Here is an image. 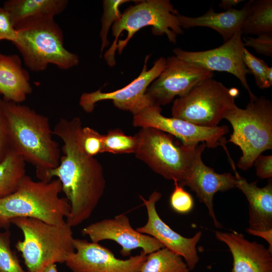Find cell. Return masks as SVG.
Listing matches in <instances>:
<instances>
[{
  "mask_svg": "<svg viewBox=\"0 0 272 272\" xmlns=\"http://www.w3.org/2000/svg\"><path fill=\"white\" fill-rule=\"evenodd\" d=\"M224 119L231 124L233 132L227 142L238 146L242 155L239 169L251 167L255 159L272 149V103L264 96L250 99L245 109L237 106L229 110Z\"/></svg>",
  "mask_w": 272,
  "mask_h": 272,
  "instance_id": "7",
  "label": "cell"
},
{
  "mask_svg": "<svg viewBox=\"0 0 272 272\" xmlns=\"http://www.w3.org/2000/svg\"><path fill=\"white\" fill-rule=\"evenodd\" d=\"M138 138L125 134L119 129H111L103 137V153L114 154L134 153Z\"/></svg>",
  "mask_w": 272,
  "mask_h": 272,
  "instance_id": "26",
  "label": "cell"
},
{
  "mask_svg": "<svg viewBox=\"0 0 272 272\" xmlns=\"http://www.w3.org/2000/svg\"><path fill=\"white\" fill-rule=\"evenodd\" d=\"M16 34L17 30L13 25L9 14L3 7H0V36L3 40L13 42Z\"/></svg>",
  "mask_w": 272,
  "mask_h": 272,
  "instance_id": "33",
  "label": "cell"
},
{
  "mask_svg": "<svg viewBox=\"0 0 272 272\" xmlns=\"http://www.w3.org/2000/svg\"><path fill=\"white\" fill-rule=\"evenodd\" d=\"M241 30L219 47L205 51H190L176 48L173 52L178 58L193 63L211 72H225L235 76L248 92L250 99L256 96L252 93L247 81L250 72L243 60L245 47Z\"/></svg>",
  "mask_w": 272,
  "mask_h": 272,
  "instance_id": "13",
  "label": "cell"
},
{
  "mask_svg": "<svg viewBox=\"0 0 272 272\" xmlns=\"http://www.w3.org/2000/svg\"><path fill=\"white\" fill-rule=\"evenodd\" d=\"M160 192L154 191L148 199L141 195L140 198L145 206L148 219L145 225L136 230L140 233L152 236L164 247L181 256L190 270L195 267L199 261L196 245L201 239L202 232H196L191 237H185L171 228L159 216L156 209V203L161 199Z\"/></svg>",
  "mask_w": 272,
  "mask_h": 272,
  "instance_id": "15",
  "label": "cell"
},
{
  "mask_svg": "<svg viewBox=\"0 0 272 272\" xmlns=\"http://www.w3.org/2000/svg\"><path fill=\"white\" fill-rule=\"evenodd\" d=\"M11 224L23 239L16 244L29 272H39L51 263L65 262L75 251L72 227L66 222L54 225L30 218H17Z\"/></svg>",
  "mask_w": 272,
  "mask_h": 272,
  "instance_id": "4",
  "label": "cell"
},
{
  "mask_svg": "<svg viewBox=\"0 0 272 272\" xmlns=\"http://www.w3.org/2000/svg\"><path fill=\"white\" fill-rule=\"evenodd\" d=\"M32 92L28 72L16 54L0 53V94L3 99L21 103Z\"/></svg>",
  "mask_w": 272,
  "mask_h": 272,
  "instance_id": "21",
  "label": "cell"
},
{
  "mask_svg": "<svg viewBox=\"0 0 272 272\" xmlns=\"http://www.w3.org/2000/svg\"><path fill=\"white\" fill-rule=\"evenodd\" d=\"M0 106L7 120L10 150L35 166L37 177L44 181L61 157L48 118L27 106L1 98Z\"/></svg>",
  "mask_w": 272,
  "mask_h": 272,
  "instance_id": "2",
  "label": "cell"
},
{
  "mask_svg": "<svg viewBox=\"0 0 272 272\" xmlns=\"http://www.w3.org/2000/svg\"><path fill=\"white\" fill-rule=\"evenodd\" d=\"M256 168V175L262 179L272 177V156L259 155L253 165Z\"/></svg>",
  "mask_w": 272,
  "mask_h": 272,
  "instance_id": "34",
  "label": "cell"
},
{
  "mask_svg": "<svg viewBox=\"0 0 272 272\" xmlns=\"http://www.w3.org/2000/svg\"><path fill=\"white\" fill-rule=\"evenodd\" d=\"M1 40H3V39H2V38L1 37V36H0V41H1Z\"/></svg>",
  "mask_w": 272,
  "mask_h": 272,
  "instance_id": "40",
  "label": "cell"
},
{
  "mask_svg": "<svg viewBox=\"0 0 272 272\" xmlns=\"http://www.w3.org/2000/svg\"><path fill=\"white\" fill-rule=\"evenodd\" d=\"M39 272H58L55 263H51L47 265Z\"/></svg>",
  "mask_w": 272,
  "mask_h": 272,
  "instance_id": "38",
  "label": "cell"
},
{
  "mask_svg": "<svg viewBox=\"0 0 272 272\" xmlns=\"http://www.w3.org/2000/svg\"><path fill=\"white\" fill-rule=\"evenodd\" d=\"M239 93L237 89L227 88L213 78L205 80L173 101L172 117L200 126H217L227 112L236 106L235 99Z\"/></svg>",
  "mask_w": 272,
  "mask_h": 272,
  "instance_id": "9",
  "label": "cell"
},
{
  "mask_svg": "<svg viewBox=\"0 0 272 272\" xmlns=\"http://www.w3.org/2000/svg\"><path fill=\"white\" fill-rule=\"evenodd\" d=\"M129 0H104L103 1V14L101 18L102 27L100 33L101 39V48L100 56L104 48L109 44L107 36L111 26L117 21L121 13L120 12V6L129 2Z\"/></svg>",
  "mask_w": 272,
  "mask_h": 272,
  "instance_id": "27",
  "label": "cell"
},
{
  "mask_svg": "<svg viewBox=\"0 0 272 272\" xmlns=\"http://www.w3.org/2000/svg\"><path fill=\"white\" fill-rule=\"evenodd\" d=\"M174 182L175 187L170 196V206L178 214H187L194 207L193 197L177 181H174Z\"/></svg>",
  "mask_w": 272,
  "mask_h": 272,
  "instance_id": "30",
  "label": "cell"
},
{
  "mask_svg": "<svg viewBox=\"0 0 272 272\" xmlns=\"http://www.w3.org/2000/svg\"><path fill=\"white\" fill-rule=\"evenodd\" d=\"M150 55L146 56L143 70L139 76L126 86L111 92H102L100 89L90 93H83L79 101L82 109L87 113H91L97 102L110 100L113 101L116 107L135 115L154 104L146 95V91L164 69L166 58L160 57L154 62L153 66L148 70L147 64Z\"/></svg>",
  "mask_w": 272,
  "mask_h": 272,
  "instance_id": "11",
  "label": "cell"
},
{
  "mask_svg": "<svg viewBox=\"0 0 272 272\" xmlns=\"http://www.w3.org/2000/svg\"><path fill=\"white\" fill-rule=\"evenodd\" d=\"M241 30L245 34L272 33V1L252 0Z\"/></svg>",
  "mask_w": 272,
  "mask_h": 272,
  "instance_id": "23",
  "label": "cell"
},
{
  "mask_svg": "<svg viewBox=\"0 0 272 272\" xmlns=\"http://www.w3.org/2000/svg\"><path fill=\"white\" fill-rule=\"evenodd\" d=\"M178 11L169 0L137 1L121 13L112 26L114 39L104 54L110 66L116 64V50L121 54L135 33L141 29L151 26L155 35L165 34L169 41L176 43L177 35L183 33L177 16Z\"/></svg>",
  "mask_w": 272,
  "mask_h": 272,
  "instance_id": "5",
  "label": "cell"
},
{
  "mask_svg": "<svg viewBox=\"0 0 272 272\" xmlns=\"http://www.w3.org/2000/svg\"><path fill=\"white\" fill-rule=\"evenodd\" d=\"M103 137L95 129L86 126L81 130V145L85 153L89 156L103 153Z\"/></svg>",
  "mask_w": 272,
  "mask_h": 272,
  "instance_id": "31",
  "label": "cell"
},
{
  "mask_svg": "<svg viewBox=\"0 0 272 272\" xmlns=\"http://www.w3.org/2000/svg\"><path fill=\"white\" fill-rule=\"evenodd\" d=\"M136 135V157L155 173L176 181L180 185L206 147L204 143L196 146L179 144L173 136L152 127L141 128Z\"/></svg>",
  "mask_w": 272,
  "mask_h": 272,
  "instance_id": "6",
  "label": "cell"
},
{
  "mask_svg": "<svg viewBox=\"0 0 272 272\" xmlns=\"http://www.w3.org/2000/svg\"><path fill=\"white\" fill-rule=\"evenodd\" d=\"M201 154L197 157L190 174L181 186H187L195 192L199 201L207 207L215 226L221 228L223 226L214 212V197L219 191L224 192L236 187V177L230 173L216 172L204 164Z\"/></svg>",
  "mask_w": 272,
  "mask_h": 272,
  "instance_id": "18",
  "label": "cell"
},
{
  "mask_svg": "<svg viewBox=\"0 0 272 272\" xmlns=\"http://www.w3.org/2000/svg\"><path fill=\"white\" fill-rule=\"evenodd\" d=\"M243 39L245 47H250L259 54L272 56V33L262 34L257 38L244 37Z\"/></svg>",
  "mask_w": 272,
  "mask_h": 272,
  "instance_id": "32",
  "label": "cell"
},
{
  "mask_svg": "<svg viewBox=\"0 0 272 272\" xmlns=\"http://www.w3.org/2000/svg\"><path fill=\"white\" fill-rule=\"evenodd\" d=\"M161 106L152 104L133 115L132 125L161 130L179 139L182 144L187 146H196L199 143H204L208 148L221 146L226 151L229 160H232L224 137L229 131L227 126H200L177 118L165 117L161 114Z\"/></svg>",
  "mask_w": 272,
  "mask_h": 272,
  "instance_id": "10",
  "label": "cell"
},
{
  "mask_svg": "<svg viewBox=\"0 0 272 272\" xmlns=\"http://www.w3.org/2000/svg\"><path fill=\"white\" fill-rule=\"evenodd\" d=\"M236 187L245 195L249 204V227L256 231L272 229V184L263 187L257 181L248 182L236 171Z\"/></svg>",
  "mask_w": 272,
  "mask_h": 272,
  "instance_id": "19",
  "label": "cell"
},
{
  "mask_svg": "<svg viewBox=\"0 0 272 272\" xmlns=\"http://www.w3.org/2000/svg\"><path fill=\"white\" fill-rule=\"evenodd\" d=\"M267 78L269 82L272 84V67L268 66L267 70Z\"/></svg>",
  "mask_w": 272,
  "mask_h": 272,
  "instance_id": "39",
  "label": "cell"
},
{
  "mask_svg": "<svg viewBox=\"0 0 272 272\" xmlns=\"http://www.w3.org/2000/svg\"><path fill=\"white\" fill-rule=\"evenodd\" d=\"M0 272H27L12 249L9 229L0 231Z\"/></svg>",
  "mask_w": 272,
  "mask_h": 272,
  "instance_id": "28",
  "label": "cell"
},
{
  "mask_svg": "<svg viewBox=\"0 0 272 272\" xmlns=\"http://www.w3.org/2000/svg\"><path fill=\"white\" fill-rule=\"evenodd\" d=\"M61 184L58 179L49 182L34 181L25 175L17 189L0 199V228L9 229L17 218H30L61 225L66 222L71 207L61 197Z\"/></svg>",
  "mask_w": 272,
  "mask_h": 272,
  "instance_id": "3",
  "label": "cell"
},
{
  "mask_svg": "<svg viewBox=\"0 0 272 272\" xmlns=\"http://www.w3.org/2000/svg\"><path fill=\"white\" fill-rule=\"evenodd\" d=\"M245 230L248 234L260 237L266 240L269 245L268 250L272 252V229L266 231H256L247 228Z\"/></svg>",
  "mask_w": 272,
  "mask_h": 272,
  "instance_id": "36",
  "label": "cell"
},
{
  "mask_svg": "<svg viewBox=\"0 0 272 272\" xmlns=\"http://www.w3.org/2000/svg\"><path fill=\"white\" fill-rule=\"evenodd\" d=\"M10 150L7 120L0 106V162L6 158Z\"/></svg>",
  "mask_w": 272,
  "mask_h": 272,
  "instance_id": "35",
  "label": "cell"
},
{
  "mask_svg": "<svg viewBox=\"0 0 272 272\" xmlns=\"http://www.w3.org/2000/svg\"><path fill=\"white\" fill-rule=\"evenodd\" d=\"M81 233L88 236L93 242L105 240L116 242L121 246L120 253L123 256L130 255L132 250L139 248L148 255L164 247L154 238L133 229L124 214L92 223L83 228Z\"/></svg>",
  "mask_w": 272,
  "mask_h": 272,
  "instance_id": "16",
  "label": "cell"
},
{
  "mask_svg": "<svg viewBox=\"0 0 272 272\" xmlns=\"http://www.w3.org/2000/svg\"><path fill=\"white\" fill-rule=\"evenodd\" d=\"M82 122L79 117L61 118L52 133L63 142V156L55 168L49 170L44 181L56 177L71 210L66 222L72 228L89 219L102 197L106 186L103 169L100 162L87 155L81 145Z\"/></svg>",
  "mask_w": 272,
  "mask_h": 272,
  "instance_id": "1",
  "label": "cell"
},
{
  "mask_svg": "<svg viewBox=\"0 0 272 272\" xmlns=\"http://www.w3.org/2000/svg\"><path fill=\"white\" fill-rule=\"evenodd\" d=\"M12 42L31 71H44L49 64L68 70L79 63V56L64 45L62 30L54 19L43 20L17 29Z\"/></svg>",
  "mask_w": 272,
  "mask_h": 272,
  "instance_id": "8",
  "label": "cell"
},
{
  "mask_svg": "<svg viewBox=\"0 0 272 272\" xmlns=\"http://www.w3.org/2000/svg\"><path fill=\"white\" fill-rule=\"evenodd\" d=\"M243 60L247 69L253 74L258 88L264 89L272 86L267 78L269 66L263 60L256 57L245 47L243 49Z\"/></svg>",
  "mask_w": 272,
  "mask_h": 272,
  "instance_id": "29",
  "label": "cell"
},
{
  "mask_svg": "<svg viewBox=\"0 0 272 272\" xmlns=\"http://www.w3.org/2000/svg\"><path fill=\"white\" fill-rule=\"evenodd\" d=\"M251 1L245 3L241 9H232L224 12L216 13L211 7L207 13L199 17H187L179 13L177 16L181 28L206 27L212 28L221 35L225 42L237 31L241 30Z\"/></svg>",
  "mask_w": 272,
  "mask_h": 272,
  "instance_id": "20",
  "label": "cell"
},
{
  "mask_svg": "<svg viewBox=\"0 0 272 272\" xmlns=\"http://www.w3.org/2000/svg\"><path fill=\"white\" fill-rule=\"evenodd\" d=\"M74 243L75 251L65 262L72 272H140L147 258L142 251L123 260L99 243L74 239Z\"/></svg>",
  "mask_w": 272,
  "mask_h": 272,
  "instance_id": "14",
  "label": "cell"
},
{
  "mask_svg": "<svg viewBox=\"0 0 272 272\" xmlns=\"http://www.w3.org/2000/svg\"><path fill=\"white\" fill-rule=\"evenodd\" d=\"M68 3L67 0H8L3 7L17 29L33 22L54 19L65 9Z\"/></svg>",
  "mask_w": 272,
  "mask_h": 272,
  "instance_id": "22",
  "label": "cell"
},
{
  "mask_svg": "<svg viewBox=\"0 0 272 272\" xmlns=\"http://www.w3.org/2000/svg\"><path fill=\"white\" fill-rule=\"evenodd\" d=\"M183 258L163 247L147 255L140 272H189Z\"/></svg>",
  "mask_w": 272,
  "mask_h": 272,
  "instance_id": "25",
  "label": "cell"
},
{
  "mask_svg": "<svg viewBox=\"0 0 272 272\" xmlns=\"http://www.w3.org/2000/svg\"><path fill=\"white\" fill-rule=\"evenodd\" d=\"M243 0H222L219 4V7L226 11L233 9L239 3L243 2Z\"/></svg>",
  "mask_w": 272,
  "mask_h": 272,
  "instance_id": "37",
  "label": "cell"
},
{
  "mask_svg": "<svg viewBox=\"0 0 272 272\" xmlns=\"http://www.w3.org/2000/svg\"><path fill=\"white\" fill-rule=\"evenodd\" d=\"M215 236L227 245L232 254L231 272H272V252L263 245L250 241L235 231H217Z\"/></svg>",
  "mask_w": 272,
  "mask_h": 272,
  "instance_id": "17",
  "label": "cell"
},
{
  "mask_svg": "<svg viewBox=\"0 0 272 272\" xmlns=\"http://www.w3.org/2000/svg\"><path fill=\"white\" fill-rule=\"evenodd\" d=\"M214 76V72L173 55L166 58L164 69L148 87L146 94L154 104L165 105Z\"/></svg>",
  "mask_w": 272,
  "mask_h": 272,
  "instance_id": "12",
  "label": "cell"
},
{
  "mask_svg": "<svg viewBox=\"0 0 272 272\" xmlns=\"http://www.w3.org/2000/svg\"><path fill=\"white\" fill-rule=\"evenodd\" d=\"M25 175V161L10 150L0 162V199L13 193Z\"/></svg>",
  "mask_w": 272,
  "mask_h": 272,
  "instance_id": "24",
  "label": "cell"
}]
</instances>
